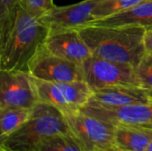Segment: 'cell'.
<instances>
[{"label":"cell","mask_w":152,"mask_h":151,"mask_svg":"<svg viewBox=\"0 0 152 151\" xmlns=\"http://www.w3.org/2000/svg\"><path fill=\"white\" fill-rule=\"evenodd\" d=\"M145 46L147 52L152 53V29H149L145 34Z\"/></svg>","instance_id":"cell-21"},{"label":"cell","mask_w":152,"mask_h":151,"mask_svg":"<svg viewBox=\"0 0 152 151\" xmlns=\"http://www.w3.org/2000/svg\"><path fill=\"white\" fill-rule=\"evenodd\" d=\"M100 0H84L80 3L53 6L39 18V20L48 28V32L60 30H79L91 25L94 20V10Z\"/></svg>","instance_id":"cell-9"},{"label":"cell","mask_w":152,"mask_h":151,"mask_svg":"<svg viewBox=\"0 0 152 151\" xmlns=\"http://www.w3.org/2000/svg\"><path fill=\"white\" fill-rule=\"evenodd\" d=\"M145 151H152V140L151 142L149 143V145H148V147H147V149H146Z\"/></svg>","instance_id":"cell-23"},{"label":"cell","mask_w":152,"mask_h":151,"mask_svg":"<svg viewBox=\"0 0 152 151\" xmlns=\"http://www.w3.org/2000/svg\"><path fill=\"white\" fill-rule=\"evenodd\" d=\"M0 151H10V150H4V149H3V148H0Z\"/></svg>","instance_id":"cell-25"},{"label":"cell","mask_w":152,"mask_h":151,"mask_svg":"<svg viewBox=\"0 0 152 151\" xmlns=\"http://www.w3.org/2000/svg\"><path fill=\"white\" fill-rule=\"evenodd\" d=\"M36 151H84V150L71 133H61L44 142Z\"/></svg>","instance_id":"cell-18"},{"label":"cell","mask_w":152,"mask_h":151,"mask_svg":"<svg viewBox=\"0 0 152 151\" xmlns=\"http://www.w3.org/2000/svg\"><path fill=\"white\" fill-rule=\"evenodd\" d=\"M70 133L64 115L56 108L38 101L28 119L13 133L1 140L0 148L10 151H36L49 138Z\"/></svg>","instance_id":"cell-3"},{"label":"cell","mask_w":152,"mask_h":151,"mask_svg":"<svg viewBox=\"0 0 152 151\" xmlns=\"http://www.w3.org/2000/svg\"><path fill=\"white\" fill-rule=\"evenodd\" d=\"M140 27L90 25L79 29L94 56L137 67L146 53L145 34Z\"/></svg>","instance_id":"cell-1"},{"label":"cell","mask_w":152,"mask_h":151,"mask_svg":"<svg viewBox=\"0 0 152 151\" xmlns=\"http://www.w3.org/2000/svg\"><path fill=\"white\" fill-rule=\"evenodd\" d=\"M90 101L107 108H119L134 104L150 103L151 100L147 90L142 87L119 85L94 92Z\"/></svg>","instance_id":"cell-12"},{"label":"cell","mask_w":152,"mask_h":151,"mask_svg":"<svg viewBox=\"0 0 152 151\" xmlns=\"http://www.w3.org/2000/svg\"><path fill=\"white\" fill-rule=\"evenodd\" d=\"M135 71L142 87L146 90L152 89V53L146 52L135 68Z\"/></svg>","instance_id":"cell-19"},{"label":"cell","mask_w":152,"mask_h":151,"mask_svg":"<svg viewBox=\"0 0 152 151\" xmlns=\"http://www.w3.org/2000/svg\"><path fill=\"white\" fill-rule=\"evenodd\" d=\"M64 117L69 133L84 151H106L114 146L116 125L82 111Z\"/></svg>","instance_id":"cell-6"},{"label":"cell","mask_w":152,"mask_h":151,"mask_svg":"<svg viewBox=\"0 0 152 151\" xmlns=\"http://www.w3.org/2000/svg\"><path fill=\"white\" fill-rule=\"evenodd\" d=\"M106 151H126V150H121V149H118V148H117V147L113 146V147H111L110 149H109L108 150H106Z\"/></svg>","instance_id":"cell-22"},{"label":"cell","mask_w":152,"mask_h":151,"mask_svg":"<svg viewBox=\"0 0 152 151\" xmlns=\"http://www.w3.org/2000/svg\"><path fill=\"white\" fill-rule=\"evenodd\" d=\"M145 0H100L94 10L95 20L126 11ZM94 20V21H95Z\"/></svg>","instance_id":"cell-17"},{"label":"cell","mask_w":152,"mask_h":151,"mask_svg":"<svg viewBox=\"0 0 152 151\" xmlns=\"http://www.w3.org/2000/svg\"><path fill=\"white\" fill-rule=\"evenodd\" d=\"M32 78L38 101L53 106L63 115L80 111L94 94L83 80L53 83Z\"/></svg>","instance_id":"cell-4"},{"label":"cell","mask_w":152,"mask_h":151,"mask_svg":"<svg viewBox=\"0 0 152 151\" xmlns=\"http://www.w3.org/2000/svg\"><path fill=\"white\" fill-rule=\"evenodd\" d=\"M21 5L38 19L54 6L53 0H21Z\"/></svg>","instance_id":"cell-20"},{"label":"cell","mask_w":152,"mask_h":151,"mask_svg":"<svg viewBox=\"0 0 152 151\" xmlns=\"http://www.w3.org/2000/svg\"><path fill=\"white\" fill-rule=\"evenodd\" d=\"M27 71L33 77L46 82L84 81L81 65L53 54L44 43L29 60Z\"/></svg>","instance_id":"cell-7"},{"label":"cell","mask_w":152,"mask_h":151,"mask_svg":"<svg viewBox=\"0 0 152 151\" xmlns=\"http://www.w3.org/2000/svg\"><path fill=\"white\" fill-rule=\"evenodd\" d=\"M147 92H148V93H149V96H150V98H151V101H152V89L147 90Z\"/></svg>","instance_id":"cell-24"},{"label":"cell","mask_w":152,"mask_h":151,"mask_svg":"<svg viewBox=\"0 0 152 151\" xmlns=\"http://www.w3.org/2000/svg\"><path fill=\"white\" fill-rule=\"evenodd\" d=\"M45 47L53 54L81 65L93 54L79 30H60L48 32Z\"/></svg>","instance_id":"cell-11"},{"label":"cell","mask_w":152,"mask_h":151,"mask_svg":"<svg viewBox=\"0 0 152 151\" xmlns=\"http://www.w3.org/2000/svg\"><path fill=\"white\" fill-rule=\"evenodd\" d=\"M91 25L121 28L140 27L147 30L152 29V0L141 2L126 11L97 20Z\"/></svg>","instance_id":"cell-13"},{"label":"cell","mask_w":152,"mask_h":151,"mask_svg":"<svg viewBox=\"0 0 152 151\" xmlns=\"http://www.w3.org/2000/svg\"><path fill=\"white\" fill-rule=\"evenodd\" d=\"M152 140V129L132 126L117 125L114 146L126 151H145Z\"/></svg>","instance_id":"cell-14"},{"label":"cell","mask_w":152,"mask_h":151,"mask_svg":"<svg viewBox=\"0 0 152 151\" xmlns=\"http://www.w3.org/2000/svg\"><path fill=\"white\" fill-rule=\"evenodd\" d=\"M31 109L22 108L0 109L1 140L17 131L28 119Z\"/></svg>","instance_id":"cell-15"},{"label":"cell","mask_w":152,"mask_h":151,"mask_svg":"<svg viewBox=\"0 0 152 151\" xmlns=\"http://www.w3.org/2000/svg\"><path fill=\"white\" fill-rule=\"evenodd\" d=\"M21 0H0V44L12 29Z\"/></svg>","instance_id":"cell-16"},{"label":"cell","mask_w":152,"mask_h":151,"mask_svg":"<svg viewBox=\"0 0 152 151\" xmlns=\"http://www.w3.org/2000/svg\"><path fill=\"white\" fill-rule=\"evenodd\" d=\"M38 101L32 76L28 71L0 69V109H31Z\"/></svg>","instance_id":"cell-8"},{"label":"cell","mask_w":152,"mask_h":151,"mask_svg":"<svg viewBox=\"0 0 152 151\" xmlns=\"http://www.w3.org/2000/svg\"><path fill=\"white\" fill-rule=\"evenodd\" d=\"M81 69L84 81L93 92L119 85L142 87L135 68L131 65L92 55L81 64Z\"/></svg>","instance_id":"cell-5"},{"label":"cell","mask_w":152,"mask_h":151,"mask_svg":"<svg viewBox=\"0 0 152 151\" xmlns=\"http://www.w3.org/2000/svg\"><path fill=\"white\" fill-rule=\"evenodd\" d=\"M114 125H132L152 129V101L119 108H107L90 101L80 110Z\"/></svg>","instance_id":"cell-10"},{"label":"cell","mask_w":152,"mask_h":151,"mask_svg":"<svg viewBox=\"0 0 152 151\" xmlns=\"http://www.w3.org/2000/svg\"><path fill=\"white\" fill-rule=\"evenodd\" d=\"M47 35L48 28L20 4L12 29L0 44V69L27 71L29 60Z\"/></svg>","instance_id":"cell-2"}]
</instances>
